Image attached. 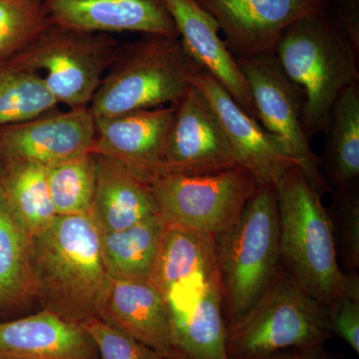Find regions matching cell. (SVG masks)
<instances>
[{"label":"cell","instance_id":"836d02e7","mask_svg":"<svg viewBox=\"0 0 359 359\" xmlns=\"http://www.w3.org/2000/svg\"><path fill=\"white\" fill-rule=\"evenodd\" d=\"M42 1H44V0H42Z\"/></svg>","mask_w":359,"mask_h":359},{"label":"cell","instance_id":"d6a6232c","mask_svg":"<svg viewBox=\"0 0 359 359\" xmlns=\"http://www.w3.org/2000/svg\"><path fill=\"white\" fill-rule=\"evenodd\" d=\"M159 359H195L189 356L188 354L184 353L183 351L180 349L172 348L171 351H167V353H160Z\"/></svg>","mask_w":359,"mask_h":359},{"label":"cell","instance_id":"4dcf8cb0","mask_svg":"<svg viewBox=\"0 0 359 359\" xmlns=\"http://www.w3.org/2000/svg\"><path fill=\"white\" fill-rule=\"evenodd\" d=\"M327 9L359 53V0H328Z\"/></svg>","mask_w":359,"mask_h":359},{"label":"cell","instance_id":"d6986e66","mask_svg":"<svg viewBox=\"0 0 359 359\" xmlns=\"http://www.w3.org/2000/svg\"><path fill=\"white\" fill-rule=\"evenodd\" d=\"M100 318L157 353L175 347L166 304L150 280L112 278Z\"/></svg>","mask_w":359,"mask_h":359},{"label":"cell","instance_id":"277c9868","mask_svg":"<svg viewBox=\"0 0 359 359\" xmlns=\"http://www.w3.org/2000/svg\"><path fill=\"white\" fill-rule=\"evenodd\" d=\"M275 55L287 76L304 91L309 138L325 133L340 94L359 83V53L327 8L292 23Z\"/></svg>","mask_w":359,"mask_h":359},{"label":"cell","instance_id":"8992f818","mask_svg":"<svg viewBox=\"0 0 359 359\" xmlns=\"http://www.w3.org/2000/svg\"><path fill=\"white\" fill-rule=\"evenodd\" d=\"M216 248L228 330L256 306L282 266L276 185L257 186L238 223L216 238Z\"/></svg>","mask_w":359,"mask_h":359},{"label":"cell","instance_id":"f546056e","mask_svg":"<svg viewBox=\"0 0 359 359\" xmlns=\"http://www.w3.org/2000/svg\"><path fill=\"white\" fill-rule=\"evenodd\" d=\"M332 334L340 339L359 353V299L344 297L330 313Z\"/></svg>","mask_w":359,"mask_h":359},{"label":"cell","instance_id":"52a82bcc","mask_svg":"<svg viewBox=\"0 0 359 359\" xmlns=\"http://www.w3.org/2000/svg\"><path fill=\"white\" fill-rule=\"evenodd\" d=\"M332 337L330 311L280 266L256 306L226 330V358L256 359L294 347L325 346Z\"/></svg>","mask_w":359,"mask_h":359},{"label":"cell","instance_id":"30bf717a","mask_svg":"<svg viewBox=\"0 0 359 359\" xmlns=\"http://www.w3.org/2000/svg\"><path fill=\"white\" fill-rule=\"evenodd\" d=\"M249 84L257 121L280 142L309 183L323 197L332 188L304 129V91L285 74L275 53L236 58Z\"/></svg>","mask_w":359,"mask_h":359},{"label":"cell","instance_id":"cb8c5ba5","mask_svg":"<svg viewBox=\"0 0 359 359\" xmlns=\"http://www.w3.org/2000/svg\"><path fill=\"white\" fill-rule=\"evenodd\" d=\"M0 184L32 237L57 217L49 194L46 167L27 161L0 160Z\"/></svg>","mask_w":359,"mask_h":359},{"label":"cell","instance_id":"484cf974","mask_svg":"<svg viewBox=\"0 0 359 359\" xmlns=\"http://www.w3.org/2000/svg\"><path fill=\"white\" fill-rule=\"evenodd\" d=\"M96 177L94 152L47 168V184L56 215L70 216L92 212Z\"/></svg>","mask_w":359,"mask_h":359},{"label":"cell","instance_id":"7402d4cb","mask_svg":"<svg viewBox=\"0 0 359 359\" xmlns=\"http://www.w3.org/2000/svg\"><path fill=\"white\" fill-rule=\"evenodd\" d=\"M323 178L332 188L351 185L359 177V83L344 90L332 110L325 132Z\"/></svg>","mask_w":359,"mask_h":359},{"label":"cell","instance_id":"5b68a950","mask_svg":"<svg viewBox=\"0 0 359 359\" xmlns=\"http://www.w3.org/2000/svg\"><path fill=\"white\" fill-rule=\"evenodd\" d=\"M202 70L179 36L144 35L137 41L118 46L90 103V112L95 121H100L176 104Z\"/></svg>","mask_w":359,"mask_h":359},{"label":"cell","instance_id":"4fadbf2b","mask_svg":"<svg viewBox=\"0 0 359 359\" xmlns=\"http://www.w3.org/2000/svg\"><path fill=\"white\" fill-rule=\"evenodd\" d=\"M176 104L96 122L93 152L148 185L165 175L164 158Z\"/></svg>","mask_w":359,"mask_h":359},{"label":"cell","instance_id":"5bb4252c","mask_svg":"<svg viewBox=\"0 0 359 359\" xmlns=\"http://www.w3.org/2000/svg\"><path fill=\"white\" fill-rule=\"evenodd\" d=\"M96 122L89 108L57 110L0 127V160L56 166L93 152Z\"/></svg>","mask_w":359,"mask_h":359},{"label":"cell","instance_id":"1f68e13d","mask_svg":"<svg viewBox=\"0 0 359 359\" xmlns=\"http://www.w3.org/2000/svg\"><path fill=\"white\" fill-rule=\"evenodd\" d=\"M256 359H337L325 346L294 347Z\"/></svg>","mask_w":359,"mask_h":359},{"label":"cell","instance_id":"6da1fadb","mask_svg":"<svg viewBox=\"0 0 359 359\" xmlns=\"http://www.w3.org/2000/svg\"><path fill=\"white\" fill-rule=\"evenodd\" d=\"M150 282L166 304L176 348L195 359H228L216 238L167 226Z\"/></svg>","mask_w":359,"mask_h":359},{"label":"cell","instance_id":"ba28073f","mask_svg":"<svg viewBox=\"0 0 359 359\" xmlns=\"http://www.w3.org/2000/svg\"><path fill=\"white\" fill-rule=\"evenodd\" d=\"M118 46L107 33L51 25L11 60L41 74L52 95L68 109L88 108Z\"/></svg>","mask_w":359,"mask_h":359},{"label":"cell","instance_id":"83f0119b","mask_svg":"<svg viewBox=\"0 0 359 359\" xmlns=\"http://www.w3.org/2000/svg\"><path fill=\"white\" fill-rule=\"evenodd\" d=\"M330 219L337 256L346 273H358L359 269V190L358 182L334 188Z\"/></svg>","mask_w":359,"mask_h":359},{"label":"cell","instance_id":"ffe728a7","mask_svg":"<svg viewBox=\"0 0 359 359\" xmlns=\"http://www.w3.org/2000/svg\"><path fill=\"white\" fill-rule=\"evenodd\" d=\"M96 155V191L92 214L102 233L128 229L158 215L152 189L114 161Z\"/></svg>","mask_w":359,"mask_h":359},{"label":"cell","instance_id":"3957f363","mask_svg":"<svg viewBox=\"0 0 359 359\" xmlns=\"http://www.w3.org/2000/svg\"><path fill=\"white\" fill-rule=\"evenodd\" d=\"M280 212L282 266L316 301L332 313L344 297H358V273L339 266L330 212L299 167L276 184Z\"/></svg>","mask_w":359,"mask_h":359},{"label":"cell","instance_id":"e0dca14e","mask_svg":"<svg viewBox=\"0 0 359 359\" xmlns=\"http://www.w3.org/2000/svg\"><path fill=\"white\" fill-rule=\"evenodd\" d=\"M184 48L257 121L249 84L235 56L219 36L217 21L195 0H163Z\"/></svg>","mask_w":359,"mask_h":359},{"label":"cell","instance_id":"44dd1931","mask_svg":"<svg viewBox=\"0 0 359 359\" xmlns=\"http://www.w3.org/2000/svg\"><path fill=\"white\" fill-rule=\"evenodd\" d=\"M32 236L16 216L0 184V321L34 297Z\"/></svg>","mask_w":359,"mask_h":359},{"label":"cell","instance_id":"7a4b0ae2","mask_svg":"<svg viewBox=\"0 0 359 359\" xmlns=\"http://www.w3.org/2000/svg\"><path fill=\"white\" fill-rule=\"evenodd\" d=\"M101 235L90 212L57 216L33 236V292L43 311L78 325L100 318L112 283Z\"/></svg>","mask_w":359,"mask_h":359},{"label":"cell","instance_id":"ac0fdd59","mask_svg":"<svg viewBox=\"0 0 359 359\" xmlns=\"http://www.w3.org/2000/svg\"><path fill=\"white\" fill-rule=\"evenodd\" d=\"M0 359H101L81 325L41 313L0 321Z\"/></svg>","mask_w":359,"mask_h":359},{"label":"cell","instance_id":"9a60e30c","mask_svg":"<svg viewBox=\"0 0 359 359\" xmlns=\"http://www.w3.org/2000/svg\"><path fill=\"white\" fill-rule=\"evenodd\" d=\"M192 84L216 111L238 165L259 185L278 183L289 168L297 166L275 137L247 112L212 75L201 71Z\"/></svg>","mask_w":359,"mask_h":359},{"label":"cell","instance_id":"d4e9b609","mask_svg":"<svg viewBox=\"0 0 359 359\" xmlns=\"http://www.w3.org/2000/svg\"><path fill=\"white\" fill-rule=\"evenodd\" d=\"M58 105L39 72L13 60L0 62V127L29 121Z\"/></svg>","mask_w":359,"mask_h":359},{"label":"cell","instance_id":"4316f807","mask_svg":"<svg viewBox=\"0 0 359 359\" xmlns=\"http://www.w3.org/2000/svg\"><path fill=\"white\" fill-rule=\"evenodd\" d=\"M51 25L42 0H0V62L25 51Z\"/></svg>","mask_w":359,"mask_h":359},{"label":"cell","instance_id":"9c48e42d","mask_svg":"<svg viewBox=\"0 0 359 359\" xmlns=\"http://www.w3.org/2000/svg\"><path fill=\"white\" fill-rule=\"evenodd\" d=\"M257 186L249 171L237 167L199 176L165 174L151 189L167 226L217 238L238 223Z\"/></svg>","mask_w":359,"mask_h":359},{"label":"cell","instance_id":"8fae6325","mask_svg":"<svg viewBox=\"0 0 359 359\" xmlns=\"http://www.w3.org/2000/svg\"><path fill=\"white\" fill-rule=\"evenodd\" d=\"M237 167L216 111L193 85L176 103L165 151V174L199 176Z\"/></svg>","mask_w":359,"mask_h":359},{"label":"cell","instance_id":"2e32d148","mask_svg":"<svg viewBox=\"0 0 359 359\" xmlns=\"http://www.w3.org/2000/svg\"><path fill=\"white\" fill-rule=\"evenodd\" d=\"M52 25L80 32L179 36L163 0H44Z\"/></svg>","mask_w":359,"mask_h":359},{"label":"cell","instance_id":"f1b7e54d","mask_svg":"<svg viewBox=\"0 0 359 359\" xmlns=\"http://www.w3.org/2000/svg\"><path fill=\"white\" fill-rule=\"evenodd\" d=\"M81 325L95 342L101 359H159V353L103 318H89Z\"/></svg>","mask_w":359,"mask_h":359},{"label":"cell","instance_id":"7c38bea8","mask_svg":"<svg viewBox=\"0 0 359 359\" xmlns=\"http://www.w3.org/2000/svg\"><path fill=\"white\" fill-rule=\"evenodd\" d=\"M195 1L217 21L236 58L275 53L280 35L292 23L328 6V0Z\"/></svg>","mask_w":359,"mask_h":359},{"label":"cell","instance_id":"603a6c76","mask_svg":"<svg viewBox=\"0 0 359 359\" xmlns=\"http://www.w3.org/2000/svg\"><path fill=\"white\" fill-rule=\"evenodd\" d=\"M166 226L158 214L125 230L102 233L104 261L111 278L150 280Z\"/></svg>","mask_w":359,"mask_h":359}]
</instances>
